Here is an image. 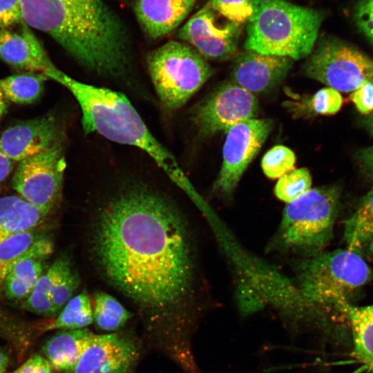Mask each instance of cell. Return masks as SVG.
I'll list each match as a JSON object with an SVG mask.
<instances>
[{
    "label": "cell",
    "instance_id": "f546056e",
    "mask_svg": "<svg viewBox=\"0 0 373 373\" xmlns=\"http://www.w3.org/2000/svg\"><path fill=\"white\" fill-rule=\"evenodd\" d=\"M206 4L227 21L240 25L247 23L252 12L251 0H209Z\"/></svg>",
    "mask_w": 373,
    "mask_h": 373
},
{
    "label": "cell",
    "instance_id": "cb8c5ba5",
    "mask_svg": "<svg viewBox=\"0 0 373 373\" xmlns=\"http://www.w3.org/2000/svg\"><path fill=\"white\" fill-rule=\"evenodd\" d=\"M372 237L373 189L362 198L344 228V239L350 250L358 252Z\"/></svg>",
    "mask_w": 373,
    "mask_h": 373
},
{
    "label": "cell",
    "instance_id": "ac0fdd59",
    "mask_svg": "<svg viewBox=\"0 0 373 373\" xmlns=\"http://www.w3.org/2000/svg\"><path fill=\"white\" fill-rule=\"evenodd\" d=\"M95 335L87 327L59 329L42 347V352L52 367L65 371L80 358Z\"/></svg>",
    "mask_w": 373,
    "mask_h": 373
},
{
    "label": "cell",
    "instance_id": "7c38bea8",
    "mask_svg": "<svg viewBox=\"0 0 373 373\" xmlns=\"http://www.w3.org/2000/svg\"><path fill=\"white\" fill-rule=\"evenodd\" d=\"M219 16L205 4L180 28L178 37L205 59L226 60L232 57L237 51L242 25L227 20L220 23Z\"/></svg>",
    "mask_w": 373,
    "mask_h": 373
},
{
    "label": "cell",
    "instance_id": "ffe728a7",
    "mask_svg": "<svg viewBox=\"0 0 373 373\" xmlns=\"http://www.w3.org/2000/svg\"><path fill=\"white\" fill-rule=\"evenodd\" d=\"M46 214L17 195L0 198V242L20 233L32 231Z\"/></svg>",
    "mask_w": 373,
    "mask_h": 373
},
{
    "label": "cell",
    "instance_id": "3957f363",
    "mask_svg": "<svg viewBox=\"0 0 373 373\" xmlns=\"http://www.w3.org/2000/svg\"><path fill=\"white\" fill-rule=\"evenodd\" d=\"M45 75L65 86L75 97L86 134L97 133L114 142L140 149L177 185L191 190L175 156L155 137L124 94L79 82L57 68Z\"/></svg>",
    "mask_w": 373,
    "mask_h": 373
},
{
    "label": "cell",
    "instance_id": "603a6c76",
    "mask_svg": "<svg viewBox=\"0 0 373 373\" xmlns=\"http://www.w3.org/2000/svg\"><path fill=\"white\" fill-rule=\"evenodd\" d=\"M53 249L52 242L46 237L28 231L14 235L0 242V295L7 276L15 264L22 258L35 252Z\"/></svg>",
    "mask_w": 373,
    "mask_h": 373
},
{
    "label": "cell",
    "instance_id": "ba28073f",
    "mask_svg": "<svg viewBox=\"0 0 373 373\" xmlns=\"http://www.w3.org/2000/svg\"><path fill=\"white\" fill-rule=\"evenodd\" d=\"M303 69L309 77L339 92L352 93L366 82L373 83V59L335 38L321 41Z\"/></svg>",
    "mask_w": 373,
    "mask_h": 373
},
{
    "label": "cell",
    "instance_id": "8d00e7d4",
    "mask_svg": "<svg viewBox=\"0 0 373 373\" xmlns=\"http://www.w3.org/2000/svg\"><path fill=\"white\" fill-rule=\"evenodd\" d=\"M14 161L10 159L0 149V183L10 173L14 166Z\"/></svg>",
    "mask_w": 373,
    "mask_h": 373
},
{
    "label": "cell",
    "instance_id": "e575fe53",
    "mask_svg": "<svg viewBox=\"0 0 373 373\" xmlns=\"http://www.w3.org/2000/svg\"><path fill=\"white\" fill-rule=\"evenodd\" d=\"M48 361L39 354H34L10 373H52Z\"/></svg>",
    "mask_w": 373,
    "mask_h": 373
},
{
    "label": "cell",
    "instance_id": "f1b7e54d",
    "mask_svg": "<svg viewBox=\"0 0 373 373\" xmlns=\"http://www.w3.org/2000/svg\"><path fill=\"white\" fill-rule=\"evenodd\" d=\"M296 160L292 150L283 145H276L264 155L261 167L267 178L276 179L294 170Z\"/></svg>",
    "mask_w": 373,
    "mask_h": 373
},
{
    "label": "cell",
    "instance_id": "6da1fadb",
    "mask_svg": "<svg viewBox=\"0 0 373 373\" xmlns=\"http://www.w3.org/2000/svg\"><path fill=\"white\" fill-rule=\"evenodd\" d=\"M104 278L156 319L182 312L192 297L193 258L186 223L170 200L133 183L99 208L91 231Z\"/></svg>",
    "mask_w": 373,
    "mask_h": 373
},
{
    "label": "cell",
    "instance_id": "8992f818",
    "mask_svg": "<svg viewBox=\"0 0 373 373\" xmlns=\"http://www.w3.org/2000/svg\"><path fill=\"white\" fill-rule=\"evenodd\" d=\"M340 196L337 187L322 186L287 203L277 233L278 245L309 258L322 253L333 236Z\"/></svg>",
    "mask_w": 373,
    "mask_h": 373
},
{
    "label": "cell",
    "instance_id": "7a4b0ae2",
    "mask_svg": "<svg viewBox=\"0 0 373 373\" xmlns=\"http://www.w3.org/2000/svg\"><path fill=\"white\" fill-rule=\"evenodd\" d=\"M23 21L52 37L79 64L105 76L130 51L126 29L102 0H20Z\"/></svg>",
    "mask_w": 373,
    "mask_h": 373
},
{
    "label": "cell",
    "instance_id": "d6a6232c",
    "mask_svg": "<svg viewBox=\"0 0 373 373\" xmlns=\"http://www.w3.org/2000/svg\"><path fill=\"white\" fill-rule=\"evenodd\" d=\"M23 21L20 0H0V29Z\"/></svg>",
    "mask_w": 373,
    "mask_h": 373
},
{
    "label": "cell",
    "instance_id": "ab89813d",
    "mask_svg": "<svg viewBox=\"0 0 373 373\" xmlns=\"http://www.w3.org/2000/svg\"><path fill=\"white\" fill-rule=\"evenodd\" d=\"M366 249L369 255L373 259V237L367 241L363 249Z\"/></svg>",
    "mask_w": 373,
    "mask_h": 373
},
{
    "label": "cell",
    "instance_id": "d590c367",
    "mask_svg": "<svg viewBox=\"0 0 373 373\" xmlns=\"http://www.w3.org/2000/svg\"><path fill=\"white\" fill-rule=\"evenodd\" d=\"M357 159L365 173L373 179V146L360 150Z\"/></svg>",
    "mask_w": 373,
    "mask_h": 373
},
{
    "label": "cell",
    "instance_id": "83f0119b",
    "mask_svg": "<svg viewBox=\"0 0 373 373\" xmlns=\"http://www.w3.org/2000/svg\"><path fill=\"white\" fill-rule=\"evenodd\" d=\"M312 184V177L307 169H294L279 178L274 193L279 200L289 203L310 190Z\"/></svg>",
    "mask_w": 373,
    "mask_h": 373
},
{
    "label": "cell",
    "instance_id": "4dcf8cb0",
    "mask_svg": "<svg viewBox=\"0 0 373 373\" xmlns=\"http://www.w3.org/2000/svg\"><path fill=\"white\" fill-rule=\"evenodd\" d=\"M307 102L310 113L328 115L340 111L343 99L339 91L325 87L317 91Z\"/></svg>",
    "mask_w": 373,
    "mask_h": 373
},
{
    "label": "cell",
    "instance_id": "2e32d148",
    "mask_svg": "<svg viewBox=\"0 0 373 373\" xmlns=\"http://www.w3.org/2000/svg\"><path fill=\"white\" fill-rule=\"evenodd\" d=\"M0 59L15 68L32 73L45 74L57 68L24 21L17 32L0 29Z\"/></svg>",
    "mask_w": 373,
    "mask_h": 373
},
{
    "label": "cell",
    "instance_id": "d4e9b609",
    "mask_svg": "<svg viewBox=\"0 0 373 373\" xmlns=\"http://www.w3.org/2000/svg\"><path fill=\"white\" fill-rule=\"evenodd\" d=\"M48 78L41 73H27L0 79V88L5 97L14 103L26 104L37 100Z\"/></svg>",
    "mask_w": 373,
    "mask_h": 373
},
{
    "label": "cell",
    "instance_id": "9c48e42d",
    "mask_svg": "<svg viewBox=\"0 0 373 373\" xmlns=\"http://www.w3.org/2000/svg\"><path fill=\"white\" fill-rule=\"evenodd\" d=\"M66 167L64 137L44 151L19 162L12 186L46 215L60 195Z\"/></svg>",
    "mask_w": 373,
    "mask_h": 373
},
{
    "label": "cell",
    "instance_id": "9a60e30c",
    "mask_svg": "<svg viewBox=\"0 0 373 373\" xmlns=\"http://www.w3.org/2000/svg\"><path fill=\"white\" fill-rule=\"evenodd\" d=\"M292 64L289 57L246 50L236 59L232 82L253 94L266 92L285 79Z\"/></svg>",
    "mask_w": 373,
    "mask_h": 373
},
{
    "label": "cell",
    "instance_id": "5bb4252c",
    "mask_svg": "<svg viewBox=\"0 0 373 373\" xmlns=\"http://www.w3.org/2000/svg\"><path fill=\"white\" fill-rule=\"evenodd\" d=\"M63 137L57 119L48 114L8 128L0 137V149L12 160L21 162Z\"/></svg>",
    "mask_w": 373,
    "mask_h": 373
},
{
    "label": "cell",
    "instance_id": "e0dca14e",
    "mask_svg": "<svg viewBox=\"0 0 373 373\" xmlns=\"http://www.w3.org/2000/svg\"><path fill=\"white\" fill-rule=\"evenodd\" d=\"M197 0H135L134 12L144 32L161 38L178 27Z\"/></svg>",
    "mask_w": 373,
    "mask_h": 373
},
{
    "label": "cell",
    "instance_id": "7402d4cb",
    "mask_svg": "<svg viewBox=\"0 0 373 373\" xmlns=\"http://www.w3.org/2000/svg\"><path fill=\"white\" fill-rule=\"evenodd\" d=\"M52 251H42L32 253L17 261L7 276L3 291L12 300L27 298L40 277L43 275V260Z\"/></svg>",
    "mask_w": 373,
    "mask_h": 373
},
{
    "label": "cell",
    "instance_id": "44dd1931",
    "mask_svg": "<svg viewBox=\"0 0 373 373\" xmlns=\"http://www.w3.org/2000/svg\"><path fill=\"white\" fill-rule=\"evenodd\" d=\"M79 281L70 260L65 256L59 257L40 277L33 289L50 296L57 314L72 298Z\"/></svg>",
    "mask_w": 373,
    "mask_h": 373
},
{
    "label": "cell",
    "instance_id": "277c9868",
    "mask_svg": "<svg viewBox=\"0 0 373 373\" xmlns=\"http://www.w3.org/2000/svg\"><path fill=\"white\" fill-rule=\"evenodd\" d=\"M245 48L300 59L314 48L323 15L285 0H251Z\"/></svg>",
    "mask_w": 373,
    "mask_h": 373
},
{
    "label": "cell",
    "instance_id": "30bf717a",
    "mask_svg": "<svg viewBox=\"0 0 373 373\" xmlns=\"http://www.w3.org/2000/svg\"><path fill=\"white\" fill-rule=\"evenodd\" d=\"M273 126L267 119H249L227 131L222 164L213 185V192L231 196L249 164L256 157Z\"/></svg>",
    "mask_w": 373,
    "mask_h": 373
},
{
    "label": "cell",
    "instance_id": "5b68a950",
    "mask_svg": "<svg viewBox=\"0 0 373 373\" xmlns=\"http://www.w3.org/2000/svg\"><path fill=\"white\" fill-rule=\"evenodd\" d=\"M372 275L370 267L357 251L346 249L322 252L300 265L299 295L331 332L329 316L336 315L347 326L343 309Z\"/></svg>",
    "mask_w": 373,
    "mask_h": 373
},
{
    "label": "cell",
    "instance_id": "4316f807",
    "mask_svg": "<svg viewBox=\"0 0 373 373\" xmlns=\"http://www.w3.org/2000/svg\"><path fill=\"white\" fill-rule=\"evenodd\" d=\"M93 301V321L102 330L111 332L117 331L132 317L128 310L115 298L106 292H96Z\"/></svg>",
    "mask_w": 373,
    "mask_h": 373
},
{
    "label": "cell",
    "instance_id": "f35d334b",
    "mask_svg": "<svg viewBox=\"0 0 373 373\" xmlns=\"http://www.w3.org/2000/svg\"><path fill=\"white\" fill-rule=\"evenodd\" d=\"M7 108L6 97L0 88V119L5 113Z\"/></svg>",
    "mask_w": 373,
    "mask_h": 373
},
{
    "label": "cell",
    "instance_id": "4fadbf2b",
    "mask_svg": "<svg viewBox=\"0 0 373 373\" xmlns=\"http://www.w3.org/2000/svg\"><path fill=\"white\" fill-rule=\"evenodd\" d=\"M139 356L137 345L126 335L95 334L79 360L62 373H132Z\"/></svg>",
    "mask_w": 373,
    "mask_h": 373
},
{
    "label": "cell",
    "instance_id": "8fae6325",
    "mask_svg": "<svg viewBox=\"0 0 373 373\" xmlns=\"http://www.w3.org/2000/svg\"><path fill=\"white\" fill-rule=\"evenodd\" d=\"M258 112V102L255 95L229 82L219 86L194 108L192 119L200 135L210 136L255 118Z\"/></svg>",
    "mask_w": 373,
    "mask_h": 373
},
{
    "label": "cell",
    "instance_id": "836d02e7",
    "mask_svg": "<svg viewBox=\"0 0 373 373\" xmlns=\"http://www.w3.org/2000/svg\"><path fill=\"white\" fill-rule=\"evenodd\" d=\"M350 98L360 113H373V83L366 82L362 84L351 93Z\"/></svg>",
    "mask_w": 373,
    "mask_h": 373
},
{
    "label": "cell",
    "instance_id": "484cf974",
    "mask_svg": "<svg viewBox=\"0 0 373 373\" xmlns=\"http://www.w3.org/2000/svg\"><path fill=\"white\" fill-rule=\"evenodd\" d=\"M93 322V313L90 296L86 291H82L66 303L57 317L44 327V331L82 329Z\"/></svg>",
    "mask_w": 373,
    "mask_h": 373
},
{
    "label": "cell",
    "instance_id": "d6986e66",
    "mask_svg": "<svg viewBox=\"0 0 373 373\" xmlns=\"http://www.w3.org/2000/svg\"><path fill=\"white\" fill-rule=\"evenodd\" d=\"M343 314L352 341L354 358L373 372V304L356 306L347 303Z\"/></svg>",
    "mask_w": 373,
    "mask_h": 373
},
{
    "label": "cell",
    "instance_id": "60d3db41",
    "mask_svg": "<svg viewBox=\"0 0 373 373\" xmlns=\"http://www.w3.org/2000/svg\"><path fill=\"white\" fill-rule=\"evenodd\" d=\"M368 128L370 131L371 134L373 135V113L370 115L368 121H367Z\"/></svg>",
    "mask_w": 373,
    "mask_h": 373
},
{
    "label": "cell",
    "instance_id": "74e56055",
    "mask_svg": "<svg viewBox=\"0 0 373 373\" xmlns=\"http://www.w3.org/2000/svg\"><path fill=\"white\" fill-rule=\"evenodd\" d=\"M8 363V356L6 352L0 349V373H6Z\"/></svg>",
    "mask_w": 373,
    "mask_h": 373
},
{
    "label": "cell",
    "instance_id": "52a82bcc",
    "mask_svg": "<svg viewBox=\"0 0 373 373\" xmlns=\"http://www.w3.org/2000/svg\"><path fill=\"white\" fill-rule=\"evenodd\" d=\"M146 64L157 97L164 108L184 106L212 75L206 59L185 42L169 41L151 51Z\"/></svg>",
    "mask_w": 373,
    "mask_h": 373
},
{
    "label": "cell",
    "instance_id": "1f68e13d",
    "mask_svg": "<svg viewBox=\"0 0 373 373\" xmlns=\"http://www.w3.org/2000/svg\"><path fill=\"white\" fill-rule=\"evenodd\" d=\"M354 19L359 30L373 43V0H360Z\"/></svg>",
    "mask_w": 373,
    "mask_h": 373
}]
</instances>
